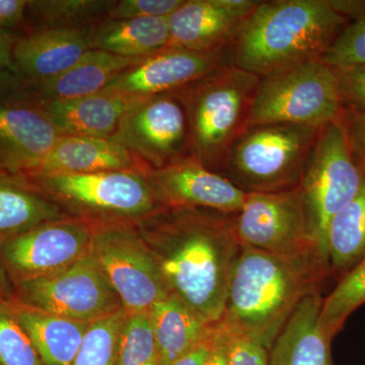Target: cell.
Masks as SVG:
<instances>
[{
  "mask_svg": "<svg viewBox=\"0 0 365 365\" xmlns=\"http://www.w3.org/2000/svg\"><path fill=\"white\" fill-rule=\"evenodd\" d=\"M213 329H215V327H213ZM212 334L213 330L210 335L200 344L197 345L196 347L190 350L188 353L182 355V357H180L179 359H177L170 365H203L206 357H207L209 349H210Z\"/></svg>",
  "mask_w": 365,
  "mask_h": 365,
  "instance_id": "ab89813d",
  "label": "cell"
},
{
  "mask_svg": "<svg viewBox=\"0 0 365 365\" xmlns=\"http://www.w3.org/2000/svg\"><path fill=\"white\" fill-rule=\"evenodd\" d=\"M93 222L91 254L128 313L148 312L170 295L155 257L133 222Z\"/></svg>",
  "mask_w": 365,
  "mask_h": 365,
  "instance_id": "9c48e42d",
  "label": "cell"
},
{
  "mask_svg": "<svg viewBox=\"0 0 365 365\" xmlns=\"http://www.w3.org/2000/svg\"><path fill=\"white\" fill-rule=\"evenodd\" d=\"M230 64L232 48L218 52H196L168 47L138 60L113 79L103 91L134 98L167 95Z\"/></svg>",
  "mask_w": 365,
  "mask_h": 365,
  "instance_id": "5bb4252c",
  "label": "cell"
},
{
  "mask_svg": "<svg viewBox=\"0 0 365 365\" xmlns=\"http://www.w3.org/2000/svg\"><path fill=\"white\" fill-rule=\"evenodd\" d=\"M321 61L336 71L365 66V16L348 23Z\"/></svg>",
  "mask_w": 365,
  "mask_h": 365,
  "instance_id": "d6a6232c",
  "label": "cell"
},
{
  "mask_svg": "<svg viewBox=\"0 0 365 365\" xmlns=\"http://www.w3.org/2000/svg\"><path fill=\"white\" fill-rule=\"evenodd\" d=\"M331 6L348 21L365 16V0H329Z\"/></svg>",
  "mask_w": 365,
  "mask_h": 365,
  "instance_id": "60d3db41",
  "label": "cell"
},
{
  "mask_svg": "<svg viewBox=\"0 0 365 365\" xmlns=\"http://www.w3.org/2000/svg\"><path fill=\"white\" fill-rule=\"evenodd\" d=\"M13 294L26 307L86 323L124 309L91 252L57 272L14 283Z\"/></svg>",
  "mask_w": 365,
  "mask_h": 365,
  "instance_id": "8fae6325",
  "label": "cell"
},
{
  "mask_svg": "<svg viewBox=\"0 0 365 365\" xmlns=\"http://www.w3.org/2000/svg\"><path fill=\"white\" fill-rule=\"evenodd\" d=\"M259 0H185L168 18V47L196 52L230 49Z\"/></svg>",
  "mask_w": 365,
  "mask_h": 365,
  "instance_id": "2e32d148",
  "label": "cell"
},
{
  "mask_svg": "<svg viewBox=\"0 0 365 365\" xmlns=\"http://www.w3.org/2000/svg\"><path fill=\"white\" fill-rule=\"evenodd\" d=\"M91 48L140 60L162 51L169 46L168 18L104 20L90 28Z\"/></svg>",
  "mask_w": 365,
  "mask_h": 365,
  "instance_id": "603a6c76",
  "label": "cell"
},
{
  "mask_svg": "<svg viewBox=\"0 0 365 365\" xmlns=\"http://www.w3.org/2000/svg\"><path fill=\"white\" fill-rule=\"evenodd\" d=\"M323 288L300 302L269 351V365H334L331 344L319 327Z\"/></svg>",
  "mask_w": 365,
  "mask_h": 365,
  "instance_id": "7402d4cb",
  "label": "cell"
},
{
  "mask_svg": "<svg viewBox=\"0 0 365 365\" xmlns=\"http://www.w3.org/2000/svg\"><path fill=\"white\" fill-rule=\"evenodd\" d=\"M365 304V257L345 274L328 297H324L319 327L330 339L342 330L346 321Z\"/></svg>",
  "mask_w": 365,
  "mask_h": 365,
  "instance_id": "f1b7e54d",
  "label": "cell"
},
{
  "mask_svg": "<svg viewBox=\"0 0 365 365\" xmlns=\"http://www.w3.org/2000/svg\"><path fill=\"white\" fill-rule=\"evenodd\" d=\"M185 0H120L108 13L110 20L140 18H169Z\"/></svg>",
  "mask_w": 365,
  "mask_h": 365,
  "instance_id": "e575fe53",
  "label": "cell"
},
{
  "mask_svg": "<svg viewBox=\"0 0 365 365\" xmlns=\"http://www.w3.org/2000/svg\"><path fill=\"white\" fill-rule=\"evenodd\" d=\"M336 71L342 110L365 114V66Z\"/></svg>",
  "mask_w": 365,
  "mask_h": 365,
  "instance_id": "d590c367",
  "label": "cell"
},
{
  "mask_svg": "<svg viewBox=\"0 0 365 365\" xmlns=\"http://www.w3.org/2000/svg\"><path fill=\"white\" fill-rule=\"evenodd\" d=\"M344 125L348 138L357 158L365 165V114L364 113L345 111L339 116Z\"/></svg>",
  "mask_w": 365,
  "mask_h": 365,
  "instance_id": "74e56055",
  "label": "cell"
},
{
  "mask_svg": "<svg viewBox=\"0 0 365 365\" xmlns=\"http://www.w3.org/2000/svg\"><path fill=\"white\" fill-rule=\"evenodd\" d=\"M69 215L91 220H134L162 208L146 173L109 170L21 179Z\"/></svg>",
  "mask_w": 365,
  "mask_h": 365,
  "instance_id": "52a82bcc",
  "label": "cell"
},
{
  "mask_svg": "<svg viewBox=\"0 0 365 365\" xmlns=\"http://www.w3.org/2000/svg\"><path fill=\"white\" fill-rule=\"evenodd\" d=\"M69 215L21 178L0 173V244Z\"/></svg>",
  "mask_w": 365,
  "mask_h": 365,
  "instance_id": "484cf974",
  "label": "cell"
},
{
  "mask_svg": "<svg viewBox=\"0 0 365 365\" xmlns=\"http://www.w3.org/2000/svg\"><path fill=\"white\" fill-rule=\"evenodd\" d=\"M341 111L337 71L324 62H309L260 78L248 127L287 123L322 128Z\"/></svg>",
  "mask_w": 365,
  "mask_h": 365,
  "instance_id": "ba28073f",
  "label": "cell"
},
{
  "mask_svg": "<svg viewBox=\"0 0 365 365\" xmlns=\"http://www.w3.org/2000/svg\"><path fill=\"white\" fill-rule=\"evenodd\" d=\"M114 4L107 0H29L25 33L41 29L91 28L107 18Z\"/></svg>",
  "mask_w": 365,
  "mask_h": 365,
  "instance_id": "83f0119b",
  "label": "cell"
},
{
  "mask_svg": "<svg viewBox=\"0 0 365 365\" xmlns=\"http://www.w3.org/2000/svg\"><path fill=\"white\" fill-rule=\"evenodd\" d=\"M203 365H227L225 359V347H223L222 333L218 324L213 329L212 341L210 349Z\"/></svg>",
  "mask_w": 365,
  "mask_h": 365,
  "instance_id": "b9f144b4",
  "label": "cell"
},
{
  "mask_svg": "<svg viewBox=\"0 0 365 365\" xmlns=\"http://www.w3.org/2000/svg\"><path fill=\"white\" fill-rule=\"evenodd\" d=\"M218 324L227 365H269V350L253 339Z\"/></svg>",
  "mask_w": 365,
  "mask_h": 365,
  "instance_id": "836d02e7",
  "label": "cell"
},
{
  "mask_svg": "<svg viewBox=\"0 0 365 365\" xmlns=\"http://www.w3.org/2000/svg\"><path fill=\"white\" fill-rule=\"evenodd\" d=\"M14 313L45 365H72L91 323L46 313L11 300Z\"/></svg>",
  "mask_w": 365,
  "mask_h": 365,
  "instance_id": "cb8c5ba5",
  "label": "cell"
},
{
  "mask_svg": "<svg viewBox=\"0 0 365 365\" xmlns=\"http://www.w3.org/2000/svg\"><path fill=\"white\" fill-rule=\"evenodd\" d=\"M327 279L309 264L242 246L218 323L270 351L300 302Z\"/></svg>",
  "mask_w": 365,
  "mask_h": 365,
  "instance_id": "7a4b0ae2",
  "label": "cell"
},
{
  "mask_svg": "<svg viewBox=\"0 0 365 365\" xmlns=\"http://www.w3.org/2000/svg\"><path fill=\"white\" fill-rule=\"evenodd\" d=\"M0 91V173L23 178L52 150L62 131L35 103L6 83Z\"/></svg>",
  "mask_w": 365,
  "mask_h": 365,
  "instance_id": "9a60e30c",
  "label": "cell"
},
{
  "mask_svg": "<svg viewBox=\"0 0 365 365\" xmlns=\"http://www.w3.org/2000/svg\"><path fill=\"white\" fill-rule=\"evenodd\" d=\"M90 50V28L29 31L14 41L11 81L38 83L55 78L78 63Z\"/></svg>",
  "mask_w": 365,
  "mask_h": 365,
  "instance_id": "ac0fdd59",
  "label": "cell"
},
{
  "mask_svg": "<svg viewBox=\"0 0 365 365\" xmlns=\"http://www.w3.org/2000/svg\"><path fill=\"white\" fill-rule=\"evenodd\" d=\"M11 300L0 302V365H45L16 318Z\"/></svg>",
  "mask_w": 365,
  "mask_h": 365,
  "instance_id": "1f68e13d",
  "label": "cell"
},
{
  "mask_svg": "<svg viewBox=\"0 0 365 365\" xmlns=\"http://www.w3.org/2000/svg\"><path fill=\"white\" fill-rule=\"evenodd\" d=\"M348 23L329 0L261 1L232 45V64L264 78L321 61Z\"/></svg>",
  "mask_w": 365,
  "mask_h": 365,
  "instance_id": "3957f363",
  "label": "cell"
},
{
  "mask_svg": "<svg viewBox=\"0 0 365 365\" xmlns=\"http://www.w3.org/2000/svg\"><path fill=\"white\" fill-rule=\"evenodd\" d=\"M319 130L287 123L247 127L228 151L220 174L247 194L297 188Z\"/></svg>",
  "mask_w": 365,
  "mask_h": 365,
  "instance_id": "5b68a950",
  "label": "cell"
},
{
  "mask_svg": "<svg viewBox=\"0 0 365 365\" xmlns=\"http://www.w3.org/2000/svg\"><path fill=\"white\" fill-rule=\"evenodd\" d=\"M137 61L91 49L78 63L55 78L38 83L11 81L6 86L16 96L31 102L73 100L102 91Z\"/></svg>",
  "mask_w": 365,
  "mask_h": 365,
  "instance_id": "d6986e66",
  "label": "cell"
},
{
  "mask_svg": "<svg viewBox=\"0 0 365 365\" xmlns=\"http://www.w3.org/2000/svg\"><path fill=\"white\" fill-rule=\"evenodd\" d=\"M109 170L148 173L130 151L113 139L62 134L52 150L21 179Z\"/></svg>",
  "mask_w": 365,
  "mask_h": 365,
  "instance_id": "ffe728a7",
  "label": "cell"
},
{
  "mask_svg": "<svg viewBox=\"0 0 365 365\" xmlns=\"http://www.w3.org/2000/svg\"><path fill=\"white\" fill-rule=\"evenodd\" d=\"M162 365H170L210 335L209 325L181 299L169 295L148 311Z\"/></svg>",
  "mask_w": 365,
  "mask_h": 365,
  "instance_id": "d4e9b609",
  "label": "cell"
},
{
  "mask_svg": "<svg viewBox=\"0 0 365 365\" xmlns=\"http://www.w3.org/2000/svg\"><path fill=\"white\" fill-rule=\"evenodd\" d=\"M260 78L230 64L174 93L188 122L192 157L218 173L248 127Z\"/></svg>",
  "mask_w": 365,
  "mask_h": 365,
  "instance_id": "277c9868",
  "label": "cell"
},
{
  "mask_svg": "<svg viewBox=\"0 0 365 365\" xmlns=\"http://www.w3.org/2000/svg\"><path fill=\"white\" fill-rule=\"evenodd\" d=\"M112 139L130 151L146 172L192 157L186 113L174 93L136 101Z\"/></svg>",
  "mask_w": 365,
  "mask_h": 365,
  "instance_id": "7c38bea8",
  "label": "cell"
},
{
  "mask_svg": "<svg viewBox=\"0 0 365 365\" xmlns=\"http://www.w3.org/2000/svg\"><path fill=\"white\" fill-rule=\"evenodd\" d=\"M29 0H0V35L14 38L13 32L26 30Z\"/></svg>",
  "mask_w": 365,
  "mask_h": 365,
  "instance_id": "8d00e7d4",
  "label": "cell"
},
{
  "mask_svg": "<svg viewBox=\"0 0 365 365\" xmlns=\"http://www.w3.org/2000/svg\"><path fill=\"white\" fill-rule=\"evenodd\" d=\"M146 179L158 203L168 207L207 208L232 215L248 195L193 157L150 170Z\"/></svg>",
  "mask_w": 365,
  "mask_h": 365,
  "instance_id": "e0dca14e",
  "label": "cell"
},
{
  "mask_svg": "<svg viewBox=\"0 0 365 365\" xmlns=\"http://www.w3.org/2000/svg\"><path fill=\"white\" fill-rule=\"evenodd\" d=\"M14 38L0 35V85L14 78Z\"/></svg>",
  "mask_w": 365,
  "mask_h": 365,
  "instance_id": "f35d334b",
  "label": "cell"
},
{
  "mask_svg": "<svg viewBox=\"0 0 365 365\" xmlns=\"http://www.w3.org/2000/svg\"><path fill=\"white\" fill-rule=\"evenodd\" d=\"M128 312L91 322L72 365H117L120 335Z\"/></svg>",
  "mask_w": 365,
  "mask_h": 365,
  "instance_id": "f546056e",
  "label": "cell"
},
{
  "mask_svg": "<svg viewBox=\"0 0 365 365\" xmlns=\"http://www.w3.org/2000/svg\"><path fill=\"white\" fill-rule=\"evenodd\" d=\"M362 168L339 117L319 130L299 185L307 228L329 271L331 222L359 192Z\"/></svg>",
  "mask_w": 365,
  "mask_h": 365,
  "instance_id": "8992f818",
  "label": "cell"
},
{
  "mask_svg": "<svg viewBox=\"0 0 365 365\" xmlns=\"http://www.w3.org/2000/svg\"><path fill=\"white\" fill-rule=\"evenodd\" d=\"M138 100L102 91L73 100L33 103L39 106L63 134L112 139L124 115Z\"/></svg>",
  "mask_w": 365,
  "mask_h": 365,
  "instance_id": "44dd1931",
  "label": "cell"
},
{
  "mask_svg": "<svg viewBox=\"0 0 365 365\" xmlns=\"http://www.w3.org/2000/svg\"><path fill=\"white\" fill-rule=\"evenodd\" d=\"M359 163L362 180L359 192L329 228V277L337 281L365 257V165Z\"/></svg>",
  "mask_w": 365,
  "mask_h": 365,
  "instance_id": "4316f807",
  "label": "cell"
},
{
  "mask_svg": "<svg viewBox=\"0 0 365 365\" xmlns=\"http://www.w3.org/2000/svg\"><path fill=\"white\" fill-rule=\"evenodd\" d=\"M232 215L163 206L133 222L155 257L170 294L209 325L222 319L230 276L242 248Z\"/></svg>",
  "mask_w": 365,
  "mask_h": 365,
  "instance_id": "6da1fadb",
  "label": "cell"
},
{
  "mask_svg": "<svg viewBox=\"0 0 365 365\" xmlns=\"http://www.w3.org/2000/svg\"><path fill=\"white\" fill-rule=\"evenodd\" d=\"M13 285L7 277L6 271L0 265V302L13 299Z\"/></svg>",
  "mask_w": 365,
  "mask_h": 365,
  "instance_id": "7bdbcfd3",
  "label": "cell"
},
{
  "mask_svg": "<svg viewBox=\"0 0 365 365\" xmlns=\"http://www.w3.org/2000/svg\"><path fill=\"white\" fill-rule=\"evenodd\" d=\"M232 225L242 246L304 262L329 277L307 228L299 188L272 193H249L232 215Z\"/></svg>",
  "mask_w": 365,
  "mask_h": 365,
  "instance_id": "30bf717a",
  "label": "cell"
},
{
  "mask_svg": "<svg viewBox=\"0 0 365 365\" xmlns=\"http://www.w3.org/2000/svg\"><path fill=\"white\" fill-rule=\"evenodd\" d=\"M93 220L67 216L0 244V265L11 282L57 272L91 252Z\"/></svg>",
  "mask_w": 365,
  "mask_h": 365,
  "instance_id": "4fadbf2b",
  "label": "cell"
},
{
  "mask_svg": "<svg viewBox=\"0 0 365 365\" xmlns=\"http://www.w3.org/2000/svg\"><path fill=\"white\" fill-rule=\"evenodd\" d=\"M117 365H162L148 312L127 314L120 335Z\"/></svg>",
  "mask_w": 365,
  "mask_h": 365,
  "instance_id": "4dcf8cb0",
  "label": "cell"
}]
</instances>
